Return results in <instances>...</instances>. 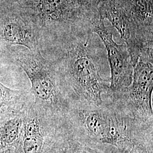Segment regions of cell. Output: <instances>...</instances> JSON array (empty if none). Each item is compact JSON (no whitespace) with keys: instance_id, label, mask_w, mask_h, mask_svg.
Wrapping results in <instances>:
<instances>
[{"instance_id":"6","label":"cell","mask_w":153,"mask_h":153,"mask_svg":"<svg viewBox=\"0 0 153 153\" xmlns=\"http://www.w3.org/2000/svg\"><path fill=\"white\" fill-rule=\"evenodd\" d=\"M11 0L0 6V52L7 56L12 48L39 49L38 32L21 6Z\"/></svg>"},{"instance_id":"14","label":"cell","mask_w":153,"mask_h":153,"mask_svg":"<svg viewBox=\"0 0 153 153\" xmlns=\"http://www.w3.org/2000/svg\"><path fill=\"white\" fill-rule=\"evenodd\" d=\"M78 153H87V152H83V151H82V150H79V149H78Z\"/></svg>"},{"instance_id":"10","label":"cell","mask_w":153,"mask_h":153,"mask_svg":"<svg viewBox=\"0 0 153 153\" xmlns=\"http://www.w3.org/2000/svg\"><path fill=\"white\" fill-rule=\"evenodd\" d=\"M29 91L13 90L0 82V116H14L21 112L31 99Z\"/></svg>"},{"instance_id":"12","label":"cell","mask_w":153,"mask_h":153,"mask_svg":"<svg viewBox=\"0 0 153 153\" xmlns=\"http://www.w3.org/2000/svg\"><path fill=\"white\" fill-rule=\"evenodd\" d=\"M102 0H79L81 5L88 11L98 13V6Z\"/></svg>"},{"instance_id":"4","label":"cell","mask_w":153,"mask_h":153,"mask_svg":"<svg viewBox=\"0 0 153 153\" xmlns=\"http://www.w3.org/2000/svg\"><path fill=\"white\" fill-rule=\"evenodd\" d=\"M22 116V133L15 153H57L71 141L64 120L41 113L31 99Z\"/></svg>"},{"instance_id":"5","label":"cell","mask_w":153,"mask_h":153,"mask_svg":"<svg viewBox=\"0 0 153 153\" xmlns=\"http://www.w3.org/2000/svg\"><path fill=\"white\" fill-rule=\"evenodd\" d=\"M153 51L140 56L134 67L131 85L120 93L103 95L115 107L137 120L153 124Z\"/></svg>"},{"instance_id":"3","label":"cell","mask_w":153,"mask_h":153,"mask_svg":"<svg viewBox=\"0 0 153 153\" xmlns=\"http://www.w3.org/2000/svg\"><path fill=\"white\" fill-rule=\"evenodd\" d=\"M22 9L38 32L39 49L72 33L92 30L98 13L88 11L79 0H22Z\"/></svg>"},{"instance_id":"13","label":"cell","mask_w":153,"mask_h":153,"mask_svg":"<svg viewBox=\"0 0 153 153\" xmlns=\"http://www.w3.org/2000/svg\"><path fill=\"white\" fill-rule=\"evenodd\" d=\"M57 153H78V149L72 141L64 147L61 149Z\"/></svg>"},{"instance_id":"11","label":"cell","mask_w":153,"mask_h":153,"mask_svg":"<svg viewBox=\"0 0 153 153\" xmlns=\"http://www.w3.org/2000/svg\"><path fill=\"white\" fill-rule=\"evenodd\" d=\"M107 153H153V145H138L121 151L113 149Z\"/></svg>"},{"instance_id":"2","label":"cell","mask_w":153,"mask_h":153,"mask_svg":"<svg viewBox=\"0 0 153 153\" xmlns=\"http://www.w3.org/2000/svg\"><path fill=\"white\" fill-rule=\"evenodd\" d=\"M7 56L28 77L34 107L44 115L63 119L71 100L54 64L45 58L39 49L30 51L15 47Z\"/></svg>"},{"instance_id":"8","label":"cell","mask_w":153,"mask_h":153,"mask_svg":"<svg viewBox=\"0 0 153 153\" xmlns=\"http://www.w3.org/2000/svg\"><path fill=\"white\" fill-rule=\"evenodd\" d=\"M92 30L101 39L106 50L111 76L108 93H120L131 85L133 79L134 67L129 52L126 44L115 42L113 33L100 17L93 24Z\"/></svg>"},{"instance_id":"9","label":"cell","mask_w":153,"mask_h":153,"mask_svg":"<svg viewBox=\"0 0 153 153\" xmlns=\"http://www.w3.org/2000/svg\"><path fill=\"white\" fill-rule=\"evenodd\" d=\"M22 111L14 116H0V153H15L22 133Z\"/></svg>"},{"instance_id":"1","label":"cell","mask_w":153,"mask_h":153,"mask_svg":"<svg viewBox=\"0 0 153 153\" xmlns=\"http://www.w3.org/2000/svg\"><path fill=\"white\" fill-rule=\"evenodd\" d=\"M59 73L71 100L100 105L109 92L106 50L92 30L72 33L40 51Z\"/></svg>"},{"instance_id":"7","label":"cell","mask_w":153,"mask_h":153,"mask_svg":"<svg viewBox=\"0 0 153 153\" xmlns=\"http://www.w3.org/2000/svg\"><path fill=\"white\" fill-rule=\"evenodd\" d=\"M98 10L100 18L108 20L124 40L133 67L142 53L153 51V43L145 38L120 0H102Z\"/></svg>"}]
</instances>
